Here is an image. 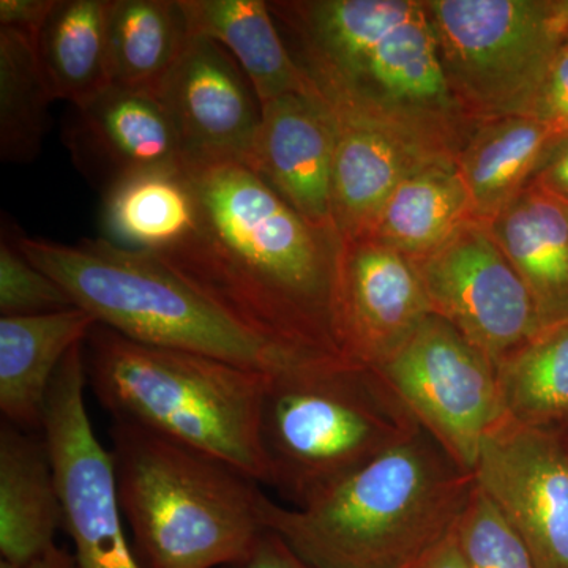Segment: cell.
<instances>
[{"label": "cell", "instance_id": "1", "mask_svg": "<svg viewBox=\"0 0 568 568\" xmlns=\"http://www.w3.org/2000/svg\"><path fill=\"white\" fill-rule=\"evenodd\" d=\"M185 171L196 222L181 244L153 257L271 345L342 355L334 328L338 234L310 226L245 164Z\"/></svg>", "mask_w": 568, "mask_h": 568}, {"label": "cell", "instance_id": "2", "mask_svg": "<svg viewBox=\"0 0 568 568\" xmlns=\"http://www.w3.org/2000/svg\"><path fill=\"white\" fill-rule=\"evenodd\" d=\"M287 50L336 118L457 162L478 125L448 85L424 0L268 2Z\"/></svg>", "mask_w": 568, "mask_h": 568}, {"label": "cell", "instance_id": "3", "mask_svg": "<svg viewBox=\"0 0 568 568\" xmlns=\"http://www.w3.org/2000/svg\"><path fill=\"white\" fill-rule=\"evenodd\" d=\"M476 476L424 428L310 500L261 491V525L312 568H413L457 526Z\"/></svg>", "mask_w": 568, "mask_h": 568}, {"label": "cell", "instance_id": "4", "mask_svg": "<svg viewBox=\"0 0 568 568\" xmlns=\"http://www.w3.org/2000/svg\"><path fill=\"white\" fill-rule=\"evenodd\" d=\"M88 386L114 417L267 481L261 437L267 373L134 342L97 324L84 343Z\"/></svg>", "mask_w": 568, "mask_h": 568}, {"label": "cell", "instance_id": "5", "mask_svg": "<svg viewBox=\"0 0 568 568\" xmlns=\"http://www.w3.org/2000/svg\"><path fill=\"white\" fill-rule=\"evenodd\" d=\"M111 458L123 518L142 568H224L264 532L257 481L222 459L112 422Z\"/></svg>", "mask_w": 568, "mask_h": 568}, {"label": "cell", "instance_id": "6", "mask_svg": "<svg viewBox=\"0 0 568 568\" xmlns=\"http://www.w3.org/2000/svg\"><path fill=\"white\" fill-rule=\"evenodd\" d=\"M420 428L375 366L342 355L301 358L268 376L265 485L304 507Z\"/></svg>", "mask_w": 568, "mask_h": 568}, {"label": "cell", "instance_id": "7", "mask_svg": "<svg viewBox=\"0 0 568 568\" xmlns=\"http://www.w3.org/2000/svg\"><path fill=\"white\" fill-rule=\"evenodd\" d=\"M13 245L97 323L144 345L207 355L274 375L301 358L265 342L152 254L104 239L63 245L18 234Z\"/></svg>", "mask_w": 568, "mask_h": 568}, {"label": "cell", "instance_id": "8", "mask_svg": "<svg viewBox=\"0 0 568 568\" xmlns=\"http://www.w3.org/2000/svg\"><path fill=\"white\" fill-rule=\"evenodd\" d=\"M455 99L474 122L532 114L566 39L552 0H425Z\"/></svg>", "mask_w": 568, "mask_h": 568}, {"label": "cell", "instance_id": "9", "mask_svg": "<svg viewBox=\"0 0 568 568\" xmlns=\"http://www.w3.org/2000/svg\"><path fill=\"white\" fill-rule=\"evenodd\" d=\"M377 369L418 425L474 474L485 439L507 417L496 366L454 325L429 315Z\"/></svg>", "mask_w": 568, "mask_h": 568}, {"label": "cell", "instance_id": "10", "mask_svg": "<svg viewBox=\"0 0 568 568\" xmlns=\"http://www.w3.org/2000/svg\"><path fill=\"white\" fill-rule=\"evenodd\" d=\"M85 387L82 343L52 379L41 426L61 491L63 529L80 568H142L123 529L111 452L93 432Z\"/></svg>", "mask_w": 568, "mask_h": 568}, {"label": "cell", "instance_id": "11", "mask_svg": "<svg viewBox=\"0 0 568 568\" xmlns=\"http://www.w3.org/2000/svg\"><path fill=\"white\" fill-rule=\"evenodd\" d=\"M413 263L433 315L454 325L493 365L541 331L528 287L487 223H466Z\"/></svg>", "mask_w": 568, "mask_h": 568}, {"label": "cell", "instance_id": "12", "mask_svg": "<svg viewBox=\"0 0 568 568\" xmlns=\"http://www.w3.org/2000/svg\"><path fill=\"white\" fill-rule=\"evenodd\" d=\"M474 476L517 529L537 568H568V448L562 435L506 417L485 439Z\"/></svg>", "mask_w": 568, "mask_h": 568}, {"label": "cell", "instance_id": "13", "mask_svg": "<svg viewBox=\"0 0 568 568\" xmlns=\"http://www.w3.org/2000/svg\"><path fill=\"white\" fill-rule=\"evenodd\" d=\"M185 166L248 163L263 118L252 82L222 44L192 36L156 92Z\"/></svg>", "mask_w": 568, "mask_h": 568}, {"label": "cell", "instance_id": "14", "mask_svg": "<svg viewBox=\"0 0 568 568\" xmlns=\"http://www.w3.org/2000/svg\"><path fill=\"white\" fill-rule=\"evenodd\" d=\"M429 315L432 305L409 257L375 239L342 242L334 328L343 357L381 368Z\"/></svg>", "mask_w": 568, "mask_h": 568}, {"label": "cell", "instance_id": "15", "mask_svg": "<svg viewBox=\"0 0 568 568\" xmlns=\"http://www.w3.org/2000/svg\"><path fill=\"white\" fill-rule=\"evenodd\" d=\"M336 119L315 91L287 93L263 104L246 168L315 230L335 233L332 211Z\"/></svg>", "mask_w": 568, "mask_h": 568}, {"label": "cell", "instance_id": "16", "mask_svg": "<svg viewBox=\"0 0 568 568\" xmlns=\"http://www.w3.org/2000/svg\"><path fill=\"white\" fill-rule=\"evenodd\" d=\"M74 111L67 148L100 192L133 175L185 166L173 122L153 93L111 84Z\"/></svg>", "mask_w": 568, "mask_h": 568}, {"label": "cell", "instance_id": "17", "mask_svg": "<svg viewBox=\"0 0 568 568\" xmlns=\"http://www.w3.org/2000/svg\"><path fill=\"white\" fill-rule=\"evenodd\" d=\"M332 211L342 242L368 237L377 216L407 175L436 160L396 134L369 123L336 118ZM454 162V160H452Z\"/></svg>", "mask_w": 568, "mask_h": 568}, {"label": "cell", "instance_id": "18", "mask_svg": "<svg viewBox=\"0 0 568 568\" xmlns=\"http://www.w3.org/2000/svg\"><path fill=\"white\" fill-rule=\"evenodd\" d=\"M95 317L73 308L0 317V410L7 424L41 432L52 379L70 351L82 345Z\"/></svg>", "mask_w": 568, "mask_h": 568}, {"label": "cell", "instance_id": "19", "mask_svg": "<svg viewBox=\"0 0 568 568\" xmlns=\"http://www.w3.org/2000/svg\"><path fill=\"white\" fill-rule=\"evenodd\" d=\"M528 287L541 331L568 321V205L529 185L487 222Z\"/></svg>", "mask_w": 568, "mask_h": 568}, {"label": "cell", "instance_id": "20", "mask_svg": "<svg viewBox=\"0 0 568 568\" xmlns=\"http://www.w3.org/2000/svg\"><path fill=\"white\" fill-rule=\"evenodd\" d=\"M63 506L43 436L3 424L0 428V555L31 562L55 547Z\"/></svg>", "mask_w": 568, "mask_h": 568}, {"label": "cell", "instance_id": "21", "mask_svg": "<svg viewBox=\"0 0 568 568\" xmlns=\"http://www.w3.org/2000/svg\"><path fill=\"white\" fill-rule=\"evenodd\" d=\"M560 134L534 115L478 123L457 156L474 219L489 222L528 189Z\"/></svg>", "mask_w": 568, "mask_h": 568}, {"label": "cell", "instance_id": "22", "mask_svg": "<svg viewBox=\"0 0 568 568\" xmlns=\"http://www.w3.org/2000/svg\"><path fill=\"white\" fill-rule=\"evenodd\" d=\"M192 36L222 44L245 71L261 103L313 85L284 43L268 2L263 0H181Z\"/></svg>", "mask_w": 568, "mask_h": 568}, {"label": "cell", "instance_id": "23", "mask_svg": "<svg viewBox=\"0 0 568 568\" xmlns=\"http://www.w3.org/2000/svg\"><path fill=\"white\" fill-rule=\"evenodd\" d=\"M473 220V204L457 163L436 160L396 186L368 237L416 261Z\"/></svg>", "mask_w": 568, "mask_h": 568}, {"label": "cell", "instance_id": "24", "mask_svg": "<svg viewBox=\"0 0 568 568\" xmlns=\"http://www.w3.org/2000/svg\"><path fill=\"white\" fill-rule=\"evenodd\" d=\"M196 200L185 166L133 175L103 193L102 239L129 252H168L192 233Z\"/></svg>", "mask_w": 568, "mask_h": 568}, {"label": "cell", "instance_id": "25", "mask_svg": "<svg viewBox=\"0 0 568 568\" xmlns=\"http://www.w3.org/2000/svg\"><path fill=\"white\" fill-rule=\"evenodd\" d=\"M111 0H58L37 55L52 99L80 108L110 88L108 17Z\"/></svg>", "mask_w": 568, "mask_h": 568}, {"label": "cell", "instance_id": "26", "mask_svg": "<svg viewBox=\"0 0 568 568\" xmlns=\"http://www.w3.org/2000/svg\"><path fill=\"white\" fill-rule=\"evenodd\" d=\"M190 37L181 0H111V84L156 95Z\"/></svg>", "mask_w": 568, "mask_h": 568}, {"label": "cell", "instance_id": "27", "mask_svg": "<svg viewBox=\"0 0 568 568\" xmlns=\"http://www.w3.org/2000/svg\"><path fill=\"white\" fill-rule=\"evenodd\" d=\"M496 375L510 420L540 432H568V321L508 354Z\"/></svg>", "mask_w": 568, "mask_h": 568}, {"label": "cell", "instance_id": "28", "mask_svg": "<svg viewBox=\"0 0 568 568\" xmlns=\"http://www.w3.org/2000/svg\"><path fill=\"white\" fill-rule=\"evenodd\" d=\"M50 88L41 71L37 41L0 29V156L29 163L40 153L50 125Z\"/></svg>", "mask_w": 568, "mask_h": 568}, {"label": "cell", "instance_id": "29", "mask_svg": "<svg viewBox=\"0 0 568 568\" xmlns=\"http://www.w3.org/2000/svg\"><path fill=\"white\" fill-rule=\"evenodd\" d=\"M455 536L467 568H537L517 529L477 481Z\"/></svg>", "mask_w": 568, "mask_h": 568}, {"label": "cell", "instance_id": "30", "mask_svg": "<svg viewBox=\"0 0 568 568\" xmlns=\"http://www.w3.org/2000/svg\"><path fill=\"white\" fill-rule=\"evenodd\" d=\"M65 291L41 272L13 242L0 246V313L2 316H36L73 308Z\"/></svg>", "mask_w": 568, "mask_h": 568}, {"label": "cell", "instance_id": "31", "mask_svg": "<svg viewBox=\"0 0 568 568\" xmlns=\"http://www.w3.org/2000/svg\"><path fill=\"white\" fill-rule=\"evenodd\" d=\"M534 118L551 126L560 136L568 134V47L562 44L551 63L534 103Z\"/></svg>", "mask_w": 568, "mask_h": 568}, {"label": "cell", "instance_id": "32", "mask_svg": "<svg viewBox=\"0 0 568 568\" xmlns=\"http://www.w3.org/2000/svg\"><path fill=\"white\" fill-rule=\"evenodd\" d=\"M55 3L58 0H2L0 29H9L37 41Z\"/></svg>", "mask_w": 568, "mask_h": 568}, {"label": "cell", "instance_id": "33", "mask_svg": "<svg viewBox=\"0 0 568 568\" xmlns=\"http://www.w3.org/2000/svg\"><path fill=\"white\" fill-rule=\"evenodd\" d=\"M224 568H312L286 547L282 538L264 530L244 559Z\"/></svg>", "mask_w": 568, "mask_h": 568}, {"label": "cell", "instance_id": "34", "mask_svg": "<svg viewBox=\"0 0 568 568\" xmlns=\"http://www.w3.org/2000/svg\"><path fill=\"white\" fill-rule=\"evenodd\" d=\"M530 185H537L568 205V134L560 136L549 149Z\"/></svg>", "mask_w": 568, "mask_h": 568}, {"label": "cell", "instance_id": "35", "mask_svg": "<svg viewBox=\"0 0 568 568\" xmlns=\"http://www.w3.org/2000/svg\"><path fill=\"white\" fill-rule=\"evenodd\" d=\"M413 568H467L455 529L435 545Z\"/></svg>", "mask_w": 568, "mask_h": 568}, {"label": "cell", "instance_id": "36", "mask_svg": "<svg viewBox=\"0 0 568 568\" xmlns=\"http://www.w3.org/2000/svg\"><path fill=\"white\" fill-rule=\"evenodd\" d=\"M0 568H80L77 562V558H74L73 552L67 551L61 547L55 545L54 548H51L50 551L44 552L40 558L31 560V562L20 564H10L2 560L0 562Z\"/></svg>", "mask_w": 568, "mask_h": 568}, {"label": "cell", "instance_id": "37", "mask_svg": "<svg viewBox=\"0 0 568 568\" xmlns=\"http://www.w3.org/2000/svg\"><path fill=\"white\" fill-rule=\"evenodd\" d=\"M562 437H564V443H566V446L568 448V432L564 433Z\"/></svg>", "mask_w": 568, "mask_h": 568}, {"label": "cell", "instance_id": "38", "mask_svg": "<svg viewBox=\"0 0 568 568\" xmlns=\"http://www.w3.org/2000/svg\"><path fill=\"white\" fill-rule=\"evenodd\" d=\"M564 44H567V47H568V31L566 33V39H564Z\"/></svg>", "mask_w": 568, "mask_h": 568}]
</instances>
